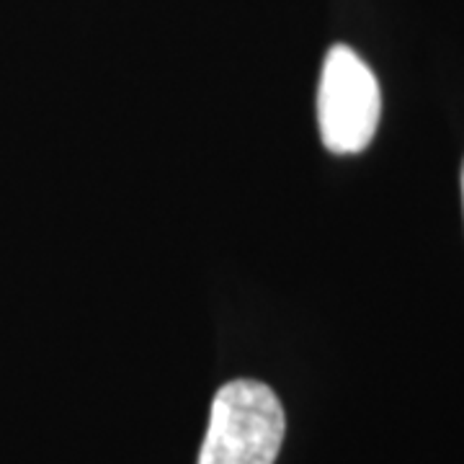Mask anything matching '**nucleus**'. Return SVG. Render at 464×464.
Listing matches in <instances>:
<instances>
[{"label":"nucleus","mask_w":464,"mask_h":464,"mask_svg":"<svg viewBox=\"0 0 464 464\" xmlns=\"http://www.w3.org/2000/svg\"><path fill=\"white\" fill-rule=\"evenodd\" d=\"M462 207H464V166H462Z\"/></svg>","instance_id":"obj_3"},{"label":"nucleus","mask_w":464,"mask_h":464,"mask_svg":"<svg viewBox=\"0 0 464 464\" xmlns=\"http://www.w3.org/2000/svg\"><path fill=\"white\" fill-rule=\"evenodd\" d=\"M380 116L382 93L372 67L346 44L331 47L317 85L323 145L335 155L362 152L374 140Z\"/></svg>","instance_id":"obj_2"},{"label":"nucleus","mask_w":464,"mask_h":464,"mask_svg":"<svg viewBox=\"0 0 464 464\" xmlns=\"http://www.w3.org/2000/svg\"><path fill=\"white\" fill-rule=\"evenodd\" d=\"M284 431V408L271 387L253 380L227 382L212 400L197 464H274Z\"/></svg>","instance_id":"obj_1"}]
</instances>
